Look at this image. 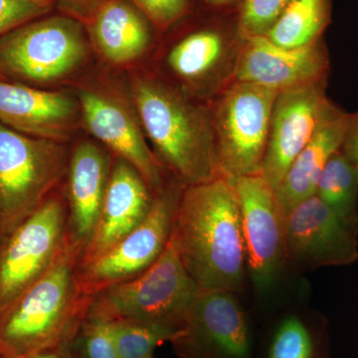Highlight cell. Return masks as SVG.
Wrapping results in <instances>:
<instances>
[{
	"label": "cell",
	"instance_id": "obj_10",
	"mask_svg": "<svg viewBox=\"0 0 358 358\" xmlns=\"http://www.w3.org/2000/svg\"><path fill=\"white\" fill-rule=\"evenodd\" d=\"M84 126L115 157L138 171L155 195L166 187L171 176L148 147L134 103L108 87H83L78 91Z\"/></svg>",
	"mask_w": 358,
	"mask_h": 358
},
{
	"label": "cell",
	"instance_id": "obj_15",
	"mask_svg": "<svg viewBox=\"0 0 358 358\" xmlns=\"http://www.w3.org/2000/svg\"><path fill=\"white\" fill-rule=\"evenodd\" d=\"M244 37H231L216 28L186 35L171 47L166 63L181 85L179 88L199 100L210 102L234 81Z\"/></svg>",
	"mask_w": 358,
	"mask_h": 358
},
{
	"label": "cell",
	"instance_id": "obj_20",
	"mask_svg": "<svg viewBox=\"0 0 358 358\" xmlns=\"http://www.w3.org/2000/svg\"><path fill=\"white\" fill-rule=\"evenodd\" d=\"M348 113L327 99L312 138L289 166L275 197L286 218L296 205L315 194L327 162L343 143Z\"/></svg>",
	"mask_w": 358,
	"mask_h": 358
},
{
	"label": "cell",
	"instance_id": "obj_24",
	"mask_svg": "<svg viewBox=\"0 0 358 358\" xmlns=\"http://www.w3.org/2000/svg\"><path fill=\"white\" fill-rule=\"evenodd\" d=\"M262 352L260 358H327L320 334L296 315L275 324Z\"/></svg>",
	"mask_w": 358,
	"mask_h": 358
},
{
	"label": "cell",
	"instance_id": "obj_17",
	"mask_svg": "<svg viewBox=\"0 0 358 358\" xmlns=\"http://www.w3.org/2000/svg\"><path fill=\"white\" fill-rule=\"evenodd\" d=\"M80 122L81 109L75 96L0 79V124L7 128L67 143Z\"/></svg>",
	"mask_w": 358,
	"mask_h": 358
},
{
	"label": "cell",
	"instance_id": "obj_26",
	"mask_svg": "<svg viewBox=\"0 0 358 358\" xmlns=\"http://www.w3.org/2000/svg\"><path fill=\"white\" fill-rule=\"evenodd\" d=\"M292 0H244L238 28L244 38L262 36L274 24Z\"/></svg>",
	"mask_w": 358,
	"mask_h": 358
},
{
	"label": "cell",
	"instance_id": "obj_2",
	"mask_svg": "<svg viewBox=\"0 0 358 358\" xmlns=\"http://www.w3.org/2000/svg\"><path fill=\"white\" fill-rule=\"evenodd\" d=\"M129 92L145 136L167 173L185 187L223 176L210 103L145 73L131 76Z\"/></svg>",
	"mask_w": 358,
	"mask_h": 358
},
{
	"label": "cell",
	"instance_id": "obj_28",
	"mask_svg": "<svg viewBox=\"0 0 358 358\" xmlns=\"http://www.w3.org/2000/svg\"><path fill=\"white\" fill-rule=\"evenodd\" d=\"M148 21L159 29H166L188 11V0H131Z\"/></svg>",
	"mask_w": 358,
	"mask_h": 358
},
{
	"label": "cell",
	"instance_id": "obj_36",
	"mask_svg": "<svg viewBox=\"0 0 358 358\" xmlns=\"http://www.w3.org/2000/svg\"><path fill=\"white\" fill-rule=\"evenodd\" d=\"M147 358H154V357H152V355H150V357H148Z\"/></svg>",
	"mask_w": 358,
	"mask_h": 358
},
{
	"label": "cell",
	"instance_id": "obj_29",
	"mask_svg": "<svg viewBox=\"0 0 358 358\" xmlns=\"http://www.w3.org/2000/svg\"><path fill=\"white\" fill-rule=\"evenodd\" d=\"M48 10L49 6L24 0H0V37L36 20Z\"/></svg>",
	"mask_w": 358,
	"mask_h": 358
},
{
	"label": "cell",
	"instance_id": "obj_37",
	"mask_svg": "<svg viewBox=\"0 0 358 358\" xmlns=\"http://www.w3.org/2000/svg\"><path fill=\"white\" fill-rule=\"evenodd\" d=\"M0 358H4V357H0Z\"/></svg>",
	"mask_w": 358,
	"mask_h": 358
},
{
	"label": "cell",
	"instance_id": "obj_8",
	"mask_svg": "<svg viewBox=\"0 0 358 358\" xmlns=\"http://www.w3.org/2000/svg\"><path fill=\"white\" fill-rule=\"evenodd\" d=\"M67 220L62 186L0 242V313L57 261L69 243Z\"/></svg>",
	"mask_w": 358,
	"mask_h": 358
},
{
	"label": "cell",
	"instance_id": "obj_12",
	"mask_svg": "<svg viewBox=\"0 0 358 358\" xmlns=\"http://www.w3.org/2000/svg\"><path fill=\"white\" fill-rule=\"evenodd\" d=\"M231 180L239 200L247 268L257 288L265 289L287 260L285 217L262 174Z\"/></svg>",
	"mask_w": 358,
	"mask_h": 358
},
{
	"label": "cell",
	"instance_id": "obj_5",
	"mask_svg": "<svg viewBox=\"0 0 358 358\" xmlns=\"http://www.w3.org/2000/svg\"><path fill=\"white\" fill-rule=\"evenodd\" d=\"M70 152L0 124V242L62 188Z\"/></svg>",
	"mask_w": 358,
	"mask_h": 358
},
{
	"label": "cell",
	"instance_id": "obj_18",
	"mask_svg": "<svg viewBox=\"0 0 358 358\" xmlns=\"http://www.w3.org/2000/svg\"><path fill=\"white\" fill-rule=\"evenodd\" d=\"M107 148L81 141L70 152L63 192L67 201L68 242L85 251L95 232L112 173Z\"/></svg>",
	"mask_w": 358,
	"mask_h": 358
},
{
	"label": "cell",
	"instance_id": "obj_31",
	"mask_svg": "<svg viewBox=\"0 0 358 358\" xmlns=\"http://www.w3.org/2000/svg\"><path fill=\"white\" fill-rule=\"evenodd\" d=\"M75 341L45 348L26 358H78Z\"/></svg>",
	"mask_w": 358,
	"mask_h": 358
},
{
	"label": "cell",
	"instance_id": "obj_30",
	"mask_svg": "<svg viewBox=\"0 0 358 358\" xmlns=\"http://www.w3.org/2000/svg\"><path fill=\"white\" fill-rule=\"evenodd\" d=\"M339 152L358 167V110L348 114L345 136Z\"/></svg>",
	"mask_w": 358,
	"mask_h": 358
},
{
	"label": "cell",
	"instance_id": "obj_13",
	"mask_svg": "<svg viewBox=\"0 0 358 358\" xmlns=\"http://www.w3.org/2000/svg\"><path fill=\"white\" fill-rule=\"evenodd\" d=\"M357 235L315 194L296 205L285 218L287 259L301 267L355 262Z\"/></svg>",
	"mask_w": 358,
	"mask_h": 358
},
{
	"label": "cell",
	"instance_id": "obj_7",
	"mask_svg": "<svg viewBox=\"0 0 358 358\" xmlns=\"http://www.w3.org/2000/svg\"><path fill=\"white\" fill-rule=\"evenodd\" d=\"M88 49L76 20L63 16L32 20L0 37V73L18 83H53L81 67Z\"/></svg>",
	"mask_w": 358,
	"mask_h": 358
},
{
	"label": "cell",
	"instance_id": "obj_33",
	"mask_svg": "<svg viewBox=\"0 0 358 358\" xmlns=\"http://www.w3.org/2000/svg\"><path fill=\"white\" fill-rule=\"evenodd\" d=\"M24 1L32 2V3L40 4V6H50L53 0H24Z\"/></svg>",
	"mask_w": 358,
	"mask_h": 358
},
{
	"label": "cell",
	"instance_id": "obj_6",
	"mask_svg": "<svg viewBox=\"0 0 358 358\" xmlns=\"http://www.w3.org/2000/svg\"><path fill=\"white\" fill-rule=\"evenodd\" d=\"M278 93L233 81L209 102L219 167L225 178L261 173Z\"/></svg>",
	"mask_w": 358,
	"mask_h": 358
},
{
	"label": "cell",
	"instance_id": "obj_11",
	"mask_svg": "<svg viewBox=\"0 0 358 358\" xmlns=\"http://www.w3.org/2000/svg\"><path fill=\"white\" fill-rule=\"evenodd\" d=\"M169 343L179 358H255L243 308L223 289H200L185 327Z\"/></svg>",
	"mask_w": 358,
	"mask_h": 358
},
{
	"label": "cell",
	"instance_id": "obj_16",
	"mask_svg": "<svg viewBox=\"0 0 358 358\" xmlns=\"http://www.w3.org/2000/svg\"><path fill=\"white\" fill-rule=\"evenodd\" d=\"M329 56L322 40L305 48H285L267 37L245 38L234 81L280 92L329 78Z\"/></svg>",
	"mask_w": 358,
	"mask_h": 358
},
{
	"label": "cell",
	"instance_id": "obj_35",
	"mask_svg": "<svg viewBox=\"0 0 358 358\" xmlns=\"http://www.w3.org/2000/svg\"><path fill=\"white\" fill-rule=\"evenodd\" d=\"M0 79H6V77L3 76V75L0 73Z\"/></svg>",
	"mask_w": 358,
	"mask_h": 358
},
{
	"label": "cell",
	"instance_id": "obj_1",
	"mask_svg": "<svg viewBox=\"0 0 358 358\" xmlns=\"http://www.w3.org/2000/svg\"><path fill=\"white\" fill-rule=\"evenodd\" d=\"M179 257L202 291L244 287L245 248L239 200L225 176L183 188L173 234Z\"/></svg>",
	"mask_w": 358,
	"mask_h": 358
},
{
	"label": "cell",
	"instance_id": "obj_21",
	"mask_svg": "<svg viewBox=\"0 0 358 358\" xmlns=\"http://www.w3.org/2000/svg\"><path fill=\"white\" fill-rule=\"evenodd\" d=\"M92 34L99 52L115 65L145 55L152 43L148 20L127 0H106L94 15Z\"/></svg>",
	"mask_w": 358,
	"mask_h": 358
},
{
	"label": "cell",
	"instance_id": "obj_19",
	"mask_svg": "<svg viewBox=\"0 0 358 358\" xmlns=\"http://www.w3.org/2000/svg\"><path fill=\"white\" fill-rule=\"evenodd\" d=\"M155 197L138 171L114 157L102 210L91 242L82 254L81 267L103 255L140 225L150 213Z\"/></svg>",
	"mask_w": 358,
	"mask_h": 358
},
{
	"label": "cell",
	"instance_id": "obj_25",
	"mask_svg": "<svg viewBox=\"0 0 358 358\" xmlns=\"http://www.w3.org/2000/svg\"><path fill=\"white\" fill-rule=\"evenodd\" d=\"M110 336L120 358H147L155 348L169 341L164 334L129 320H112Z\"/></svg>",
	"mask_w": 358,
	"mask_h": 358
},
{
	"label": "cell",
	"instance_id": "obj_3",
	"mask_svg": "<svg viewBox=\"0 0 358 358\" xmlns=\"http://www.w3.org/2000/svg\"><path fill=\"white\" fill-rule=\"evenodd\" d=\"M82 254L68 243L54 265L0 313V357L26 358L77 338L93 301L80 281Z\"/></svg>",
	"mask_w": 358,
	"mask_h": 358
},
{
	"label": "cell",
	"instance_id": "obj_27",
	"mask_svg": "<svg viewBox=\"0 0 358 358\" xmlns=\"http://www.w3.org/2000/svg\"><path fill=\"white\" fill-rule=\"evenodd\" d=\"M78 358H120L110 336L109 324L103 320L87 317L78 334Z\"/></svg>",
	"mask_w": 358,
	"mask_h": 358
},
{
	"label": "cell",
	"instance_id": "obj_32",
	"mask_svg": "<svg viewBox=\"0 0 358 358\" xmlns=\"http://www.w3.org/2000/svg\"><path fill=\"white\" fill-rule=\"evenodd\" d=\"M207 3L211 4V6H227V4L233 3V2L236 1V0H205Z\"/></svg>",
	"mask_w": 358,
	"mask_h": 358
},
{
	"label": "cell",
	"instance_id": "obj_14",
	"mask_svg": "<svg viewBox=\"0 0 358 358\" xmlns=\"http://www.w3.org/2000/svg\"><path fill=\"white\" fill-rule=\"evenodd\" d=\"M327 79L282 90L275 96L261 171L275 192L317 129L329 99Z\"/></svg>",
	"mask_w": 358,
	"mask_h": 358
},
{
	"label": "cell",
	"instance_id": "obj_9",
	"mask_svg": "<svg viewBox=\"0 0 358 358\" xmlns=\"http://www.w3.org/2000/svg\"><path fill=\"white\" fill-rule=\"evenodd\" d=\"M185 186L173 176L155 195L147 217L109 251L80 268V281L90 296L136 279L147 272L166 250Z\"/></svg>",
	"mask_w": 358,
	"mask_h": 358
},
{
	"label": "cell",
	"instance_id": "obj_4",
	"mask_svg": "<svg viewBox=\"0 0 358 358\" xmlns=\"http://www.w3.org/2000/svg\"><path fill=\"white\" fill-rule=\"evenodd\" d=\"M199 292L171 237L147 272L96 294L88 317L129 320L164 334L171 341L185 327Z\"/></svg>",
	"mask_w": 358,
	"mask_h": 358
},
{
	"label": "cell",
	"instance_id": "obj_22",
	"mask_svg": "<svg viewBox=\"0 0 358 358\" xmlns=\"http://www.w3.org/2000/svg\"><path fill=\"white\" fill-rule=\"evenodd\" d=\"M329 21V0H292L264 36L285 48H305L320 41Z\"/></svg>",
	"mask_w": 358,
	"mask_h": 358
},
{
	"label": "cell",
	"instance_id": "obj_23",
	"mask_svg": "<svg viewBox=\"0 0 358 358\" xmlns=\"http://www.w3.org/2000/svg\"><path fill=\"white\" fill-rule=\"evenodd\" d=\"M315 195L358 233V167L339 150L324 166Z\"/></svg>",
	"mask_w": 358,
	"mask_h": 358
},
{
	"label": "cell",
	"instance_id": "obj_34",
	"mask_svg": "<svg viewBox=\"0 0 358 358\" xmlns=\"http://www.w3.org/2000/svg\"><path fill=\"white\" fill-rule=\"evenodd\" d=\"M72 1L76 2V3H85L88 0H72Z\"/></svg>",
	"mask_w": 358,
	"mask_h": 358
}]
</instances>
